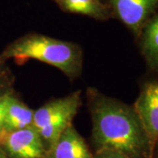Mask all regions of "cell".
<instances>
[{"label": "cell", "instance_id": "obj_1", "mask_svg": "<svg viewBox=\"0 0 158 158\" xmlns=\"http://www.w3.org/2000/svg\"><path fill=\"white\" fill-rule=\"evenodd\" d=\"M86 97L94 151L111 149L130 158H153L154 149L133 106L91 87L87 89Z\"/></svg>", "mask_w": 158, "mask_h": 158}, {"label": "cell", "instance_id": "obj_2", "mask_svg": "<svg viewBox=\"0 0 158 158\" xmlns=\"http://www.w3.org/2000/svg\"><path fill=\"white\" fill-rule=\"evenodd\" d=\"M13 59L23 62L34 59L58 69L67 77H78L83 69V52L78 46L40 34L18 39L0 53V63Z\"/></svg>", "mask_w": 158, "mask_h": 158}, {"label": "cell", "instance_id": "obj_3", "mask_svg": "<svg viewBox=\"0 0 158 158\" xmlns=\"http://www.w3.org/2000/svg\"><path fill=\"white\" fill-rule=\"evenodd\" d=\"M81 106V91L77 90L64 98L48 102L34 111L32 126L39 132L46 151L50 149L64 130L72 124Z\"/></svg>", "mask_w": 158, "mask_h": 158}, {"label": "cell", "instance_id": "obj_4", "mask_svg": "<svg viewBox=\"0 0 158 158\" xmlns=\"http://www.w3.org/2000/svg\"><path fill=\"white\" fill-rule=\"evenodd\" d=\"M0 149L6 158H44L47 152L39 132L33 126L0 132Z\"/></svg>", "mask_w": 158, "mask_h": 158}, {"label": "cell", "instance_id": "obj_5", "mask_svg": "<svg viewBox=\"0 0 158 158\" xmlns=\"http://www.w3.org/2000/svg\"><path fill=\"white\" fill-rule=\"evenodd\" d=\"M133 107L155 149L158 141V81L143 85Z\"/></svg>", "mask_w": 158, "mask_h": 158}, {"label": "cell", "instance_id": "obj_6", "mask_svg": "<svg viewBox=\"0 0 158 158\" xmlns=\"http://www.w3.org/2000/svg\"><path fill=\"white\" fill-rule=\"evenodd\" d=\"M44 158H94V155L85 139L71 124L46 152Z\"/></svg>", "mask_w": 158, "mask_h": 158}, {"label": "cell", "instance_id": "obj_7", "mask_svg": "<svg viewBox=\"0 0 158 158\" xmlns=\"http://www.w3.org/2000/svg\"><path fill=\"white\" fill-rule=\"evenodd\" d=\"M111 4L120 20L138 32L158 5V0H111Z\"/></svg>", "mask_w": 158, "mask_h": 158}, {"label": "cell", "instance_id": "obj_8", "mask_svg": "<svg viewBox=\"0 0 158 158\" xmlns=\"http://www.w3.org/2000/svg\"><path fill=\"white\" fill-rule=\"evenodd\" d=\"M34 111L21 101L14 91L8 99L6 109L4 130L14 131L24 129L33 124Z\"/></svg>", "mask_w": 158, "mask_h": 158}, {"label": "cell", "instance_id": "obj_9", "mask_svg": "<svg viewBox=\"0 0 158 158\" xmlns=\"http://www.w3.org/2000/svg\"><path fill=\"white\" fill-rule=\"evenodd\" d=\"M142 53L148 67L158 70V15L148 24L142 38Z\"/></svg>", "mask_w": 158, "mask_h": 158}, {"label": "cell", "instance_id": "obj_10", "mask_svg": "<svg viewBox=\"0 0 158 158\" xmlns=\"http://www.w3.org/2000/svg\"><path fill=\"white\" fill-rule=\"evenodd\" d=\"M61 6L67 11L74 13L102 18L105 15V8L99 0H58Z\"/></svg>", "mask_w": 158, "mask_h": 158}, {"label": "cell", "instance_id": "obj_11", "mask_svg": "<svg viewBox=\"0 0 158 158\" xmlns=\"http://www.w3.org/2000/svg\"><path fill=\"white\" fill-rule=\"evenodd\" d=\"M13 77L6 63H0V94L12 89Z\"/></svg>", "mask_w": 158, "mask_h": 158}, {"label": "cell", "instance_id": "obj_12", "mask_svg": "<svg viewBox=\"0 0 158 158\" xmlns=\"http://www.w3.org/2000/svg\"><path fill=\"white\" fill-rule=\"evenodd\" d=\"M13 92V90H7L4 93L0 94V132L4 130V124H5V116H6V109L7 106L8 99Z\"/></svg>", "mask_w": 158, "mask_h": 158}, {"label": "cell", "instance_id": "obj_13", "mask_svg": "<svg viewBox=\"0 0 158 158\" xmlns=\"http://www.w3.org/2000/svg\"><path fill=\"white\" fill-rule=\"evenodd\" d=\"M94 158H130L122 153L111 149H98L93 153Z\"/></svg>", "mask_w": 158, "mask_h": 158}, {"label": "cell", "instance_id": "obj_14", "mask_svg": "<svg viewBox=\"0 0 158 158\" xmlns=\"http://www.w3.org/2000/svg\"><path fill=\"white\" fill-rule=\"evenodd\" d=\"M153 158H158V141L156 144V147L154 149V154H153Z\"/></svg>", "mask_w": 158, "mask_h": 158}, {"label": "cell", "instance_id": "obj_15", "mask_svg": "<svg viewBox=\"0 0 158 158\" xmlns=\"http://www.w3.org/2000/svg\"><path fill=\"white\" fill-rule=\"evenodd\" d=\"M0 158H6V156L4 155V153L1 151V149H0Z\"/></svg>", "mask_w": 158, "mask_h": 158}]
</instances>
